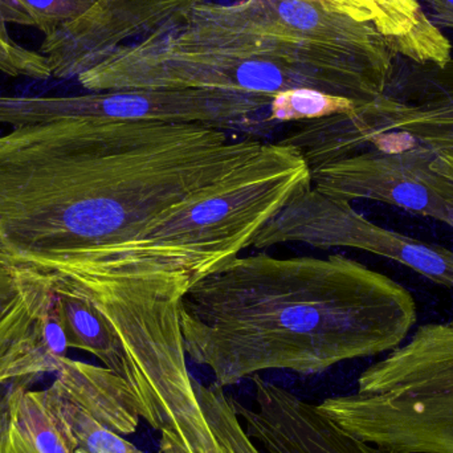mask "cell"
Wrapping results in <instances>:
<instances>
[{"label": "cell", "mask_w": 453, "mask_h": 453, "mask_svg": "<svg viewBox=\"0 0 453 453\" xmlns=\"http://www.w3.org/2000/svg\"><path fill=\"white\" fill-rule=\"evenodd\" d=\"M398 35L401 56L419 66L446 65L452 58L449 37L418 0H375Z\"/></svg>", "instance_id": "14"}, {"label": "cell", "mask_w": 453, "mask_h": 453, "mask_svg": "<svg viewBox=\"0 0 453 453\" xmlns=\"http://www.w3.org/2000/svg\"><path fill=\"white\" fill-rule=\"evenodd\" d=\"M301 242L319 250L350 248L395 261L453 290V250L375 225L351 202L300 188L253 237L250 248Z\"/></svg>", "instance_id": "6"}, {"label": "cell", "mask_w": 453, "mask_h": 453, "mask_svg": "<svg viewBox=\"0 0 453 453\" xmlns=\"http://www.w3.org/2000/svg\"><path fill=\"white\" fill-rule=\"evenodd\" d=\"M21 383L11 385L10 398L0 412V453H40L16 409V388Z\"/></svg>", "instance_id": "22"}, {"label": "cell", "mask_w": 453, "mask_h": 453, "mask_svg": "<svg viewBox=\"0 0 453 453\" xmlns=\"http://www.w3.org/2000/svg\"><path fill=\"white\" fill-rule=\"evenodd\" d=\"M8 24L34 27L31 18L13 0H0V39L13 42L8 32Z\"/></svg>", "instance_id": "23"}, {"label": "cell", "mask_w": 453, "mask_h": 453, "mask_svg": "<svg viewBox=\"0 0 453 453\" xmlns=\"http://www.w3.org/2000/svg\"><path fill=\"white\" fill-rule=\"evenodd\" d=\"M436 27L453 29V0H418Z\"/></svg>", "instance_id": "25"}, {"label": "cell", "mask_w": 453, "mask_h": 453, "mask_svg": "<svg viewBox=\"0 0 453 453\" xmlns=\"http://www.w3.org/2000/svg\"><path fill=\"white\" fill-rule=\"evenodd\" d=\"M311 172L293 146L273 150L173 210L122 247L97 252H42L37 268L58 277L188 290L250 248L253 237L297 193Z\"/></svg>", "instance_id": "4"}, {"label": "cell", "mask_w": 453, "mask_h": 453, "mask_svg": "<svg viewBox=\"0 0 453 453\" xmlns=\"http://www.w3.org/2000/svg\"><path fill=\"white\" fill-rule=\"evenodd\" d=\"M0 72L10 77L32 80L52 79L47 56L15 42L0 39Z\"/></svg>", "instance_id": "20"}, {"label": "cell", "mask_w": 453, "mask_h": 453, "mask_svg": "<svg viewBox=\"0 0 453 453\" xmlns=\"http://www.w3.org/2000/svg\"><path fill=\"white\" fill-rule=\"evenodd\" d=\"M398 52L372 23L306 0L206 2L188 20L109 53L77 76L88 92L207 89L273 98L321 90L382 97Z\"/></svg>", "instance_id": "3"}, {"label": "cell", "mask_w": 453, "mask_h": 453, "mask_svg": "<svg viewBox=\"0 0 453 453\" xmlns=\"http://www.w3.org/2000/svg\"><path fill=\"white\" fill-rule=\"evenodd\" d=\"M188 358L226 388L261 372L317 375L388 354L411 334L417 301L403 285L343 253L237 256L180 303Z\"/></svg>", "instance_id": "2"}, {"label": "cell", "mask_w": 453, "mask_h": 453, "mask_svg": "<svg viewBox=\"0 0 453 453\" xmlns=\"http://www.w3.org/2000/svg\"><path fill=\"white\" fill-rule=\"evenodd\" d=\"M53 311L63 327L69 349L87 351L104 367L122 377L127 353L113 322L87 298L55 289Z\"/></svg>", "instance_id": "13"}, {"label": "cell", "mask_w": 453, "mask_h": 453, "mask_svg": "<svg viewBox=\"0 0 453 453\" xmlns=\"http://www.w3.org/2000/svg\"><path fill=\"white\" fill-rule=\"evenodd\" d=\"M359 104L350 98L330 95L321 90H285L272 98L268 108V124H298L314 121L337 114H348L356 111Z\"/></svg>", "instance_id": "16"}, {"label": "cell", "mask_w": 453, "mask_h": 453, "mask_svg": "<svg viewBox=\"0 0 453 453\" xmlns=\"http://www.w3.org/2000/svg\"><path fill=\"white\" fill-rule=\"evenodd\" d=\"M306 2L324 5L362 23L374 24L393 42L396 52L401 56V45H399L395 28L385 11L375 0H306Z\"/></svg>", "instance_id": "21"}, {"label": "cell", "mask_w": 453, "mask_h": 453, "mask_svg": "<svg viewBox=\"0 0 453 453\" xmlns=\"http://www.w3.org/2000/svg\"><path fill=\"white\" fill-rule=\"evenodd\" d=\"M207 0H95L76 20L44 37L52 79H77L127 42L166 34Z\"/></svg>", "instance_id": "9"}, {"label": "cell", "mask_w": 453, "mask_h": 453, "mask_svg": "<svg viewBox=\"0 0 453 453\" xmlns=\"http://www.w3.org/2000/svg\"><path fill=\"white\" fill-rule=\"evenodd\" d=\"M229 132L76 119L0 134V252H97L133 242L273 150Z\"/></svg>", "instance_id": "1"}, {"label": "cell", "mask_w": 453, "mask_h": 453, "mask_svg": "<svg viewBox=\"0 0 453 453\" xmlns=\"http://www.w3.org/2000/svg\"><path fill=\"white\" fill-rule=\"evenodd\" d=\"M435 151L433 169L453 185V137L444 138L430 146Z\"/></svg>", "instance_id": "24"}, {"label": "cell", "mask_w": 453, "mask_h": 453, "mask_svg": "<svg viewBox=\"0 0 453 453\" xmlns=\"http://www.w3.org/2000/svg\"><path fill=\"white\" fill-rule=\"evenodd\" d=\"M21 383L16 388V409L27 433L40 453H73V436L61 415L52 388L32 390Z\"/></svg>", "instance_id": "15"}, {"label": "cell", "mask_w": 453, "mask_h": 453, "mask_svg": "<svg viewBox=\"0 0 453 453\" xmlns=\"http://www.w3.org/2000/svg\"><path fill=\"white\" fill-rule=\"evenodd\" d=\"M56 396L61 415L73 436V453H145L121 434L101 425L84 410L60 398L58 394Z\"/></svg>", "instance_id": "17"}, {"label": "cell", "mask_w": 453, "mask_h": 453, "mask_svg": "<svg viewBox=\"0 0 453 453\" xmlns=\"http://www.w3.org/2000/svg\"><path fill=\"white\" fill-rule=\"evenodd\" d=\"M58 362L50 388L60 398L121 435L138 430L137 403L124 378L106 367L74 361L68 356L58 357Z\"/></svg>", "instance_id": "12"}, {"label": "cell", "mask_w": 453, "mask_h": 453, "mask_svg": "<svg viewBox=\"0 0 453 453\" xmlns=\"http://www.w3.org/2000/svg\"><path fill=\"white\" fill-rule=\"evenodd\" d=\"M50 284H66V282H85V281H50ZM93 284H98V282H93ZM108 285V284H106ZM141 285H143V284H141ZM121 287H125V285H121ZM154 288V287H153ZM159 289V288H158ZM165 290H167V289H165ZM174 292H177V290H174ZM180 293V292H178ZM180 295H182V293H180Z\"/></svg>", "instance_id": "27"}, {"label": "cell", "mask_w": 453, "mask_h": 453, "mask_svg": "<svg viewBox=\"0 0 453 453\" xmlns=\"http://www.w3.org/2000/svg\"><path fill=\"white\" fill-rule=\"evenodd\" d=\"M196 390L204 415L226 453H263L245 433L242 422L232 410L228 394L219 386H206L196 380Z\"/></svg>", "instance_id": "18"}, {"label": "cell", "mask_w": 453, "mask_h": 453, "mask_svg": "<svg viewBox=\"0 0 453 453\" xmlns=\"http://www.w3.org/2000/svg\"><path fill=\"white\" fill-rule=\"evenodd\" d=\"M252 406L228 395L229 404L263 453H386L353 434L288 388L250 378Z\"/></svg>", "instance_id": "10"}, {"label": "cell", "mask_w": 453, "mask_h": 453, "mask_svg": "<svg viewBox=\"0 0 453 453\" xmlns=\"http://www.w3.org/2000/svg\"><path fill=\"white\" fill-rule=\"evenodd\" d=\"M44 37L87 12L95 0H13Z\"/></svg>", "instance_id": "19"}, {"label": "cell", "mask_w": 453, "mask_h": 453, "mask_svg": "<svg viewBox=\"0 0 453 453\" xmlns=\"http://www.w3.org/2000/svg\"><path fill=\"white\" fill-rule=\"evenodd\" d=\"M435 151L415 142L396 149H366L311 167V188L332 198L372 201L446 225L453 185L433 169Z\"/></svg>", "instance_id": "8"}, {"label": "cell", "mask_w": 453, "mask_h": 453, "mask_svg": "<svg viewBox=\"0 0 453 453\" xmlns=\"http://www.w3.org/2000/svg\"><path fill=\"white\" fill-rule=\"evenodd\" d=\"M8 398H10V390L7 388H0V412L7 404Z\"/></svg>", "instance_id": "26"}, {"label": "cell", "mask_w": 453, "mask_h": 453, "mask_svg": "<svg viewBox=\"0 0 453 453\" xmlns=\"http://www.w3.org/2000/svg\"><path fill=\"white\" fill-rule=\"evenodd\" d=\"M423 76L393 84L375 101L383 132H401L431 146L453 137V58L441 68L422 66Z\"/></svg>", "instance_id": "11"}, {"label": "cell", "mask_w": 453, "mask_h": 453, "mask_svg": "<svg viewBox=\"0 0 453 453\" xmlns=\"http://www.w3.org/2000/svg\"><path fill=\"white\" fill-rule=\"evenodd\" d=\"M319 410L386 453H453V322L420 325Z\"/></svg>", "instance_id": "5"}, {"label": "cell", "mask_w": 453, "mask_h": 453, "mask_svg": "<svg viewBox=\"0 0 453 453\" xmlns=\"http://www.w3.org/2000/svg\"><path fill=\"white\" fill-rule=\"evenodd\" d=\"M446 225L449 226H451V228H453V204H452L451 209H449V220H447Z\"/></svg>", "instance_id": "28"}, {"label": "cell", "mask_w": 453, "mask_h": 453, "mask_svg": "<svg viewBox=\"0 0 453 453\" xmlns=\"http://www.w3.org/2000/svg\"><path fill=\"white\" fill-rule=\"evenodd\" d=\"M272 98L223 90H109L76 96H19L13 105L23 127L76 119H157L226 130L264 124L258 114Z\"/></svg>", "instance_id": "7"}]
</instances>
